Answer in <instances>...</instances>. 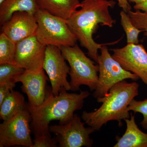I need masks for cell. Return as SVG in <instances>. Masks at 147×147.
<instances>
[{
  "mask_svg": "<svg viewBox=\"0 0 147 147\" xmlns=\"http://www.w3.org/2000/svg\"><path fill=\"white\" fill-rule=\"evenodd\" d=\"M116 3L114 0H83L80 9L75 11L66 20L81 46L88 50V55L96 63L98 50L104 45L116 44L122 38L115 42L100 44L93 38L98 25L112 28L115 24L116 20L111 16L109 8H113Z\"/></svg>",
  "mask_w": 147,
  "mask_h": 147,
  "instance_id": "cell-1",
  "label": "cell"
},
{
  "mask_svg": "<svg viewBox=\"0 0 147 147\" xmlns=\"http://www.w3.org/2000/svg\"><path fill=\"white\" fill-rule=\"evenodd\" d=\"M63 90L58 95L47 90L46 96L42 104L34 107L27 103L30 115L31 128L34 139L43 136H51L49 126L53 121H59V124H65L73 118L74 113L81 110L84 100L90 94L88 91H81L80 93H70Z\"/></svg>",
  "mask_w": 147,
  "mask_h": 147,
  "instance_id": "cell-2",
  "label": "cell"
},
{
  "mask_svg": "<svg viewBox=\"0 0 147 147\" xmlns=\"http://www.w3.org/2000/svg\"><path fill=\"white\" fill-rule=\"evenodd\" d=\"M139 85L136 82L124 80L114 85L105 97L97 100L102 103L94 111H84L82 118L85 123L95 131L99 130L110 121H115L122 126V121L130 117L127 107L132 99L139 95Z\"/></svg>",
  "mask_w": 147,
  "mask_h": 147,
  "instance_id": "cell-3",
  "label": "cell"
},
{
  "mask_svg": "<svg viewBox=\"0 0 147 147\" xmlns=\"http://www.w3.org/2000/svg\"><path fill=\"white\" fill-rule=\"evenodd\" d=\"M60 49L70 67V90L78 91L81 86L85 85L92 91H94L98 82V65L87 57L78 44L62 47Z\"/></svg>",
  "mask_w": 147,
  "mask_h": 147,
  "instance_id": "cell-4",
  "label": "cell"
},
{
  "mask_svg": "<svg viewBox=\"0 0 147 147\" xmlns=\"http://www.w3.org/2000/svg\"><path fill=\"white\" fill-rule=\"evenodd\" d=\"M34 16L38 25L35 35L38 40L43 45L61 48L76 44L78 40L66 20L41 9L37 11Z\"/></svg>",
  "mask_w": 147,
  "mask_h": 147,
  "instance_id": "cell-5",
  "label": "cell"
},
{
  "mask_svg": "<svg viewBox=\"0 0 147 147\" xmlns=\"http://www.w3.org/2000/svg\"><path fill=\"white\" fill-rule=\"evenodd\" d=\"M97 63L99 67L98 82L93 94L96 100L105 97L110 89L119 82L128 79L134 81L139 79L137 75L123 68L110 55L106 45L100 49Z\"/></svg>",
  "mask_w": 147,
  "mask_h": 147,
  "instance_id": "cell-6",
  "label": "cell"
},
{
  "mask_svg": "<svg viewBox=\"0 0 147 147\" xmlns=\"http://www.w3.org/2000/svg\"><path fill=\"white\" fill-rule=\"evenodd\" d=\"M31 121L28 108L19 111L9 119L4 121L0 124V147H32Z\"/></svg>",
  "mask_w": 147,
  "mask_h": 147,
  "instance_id": "cell-7",
  "label": "cell"
},
{
  "mask_svg": "<svg viewBox=\"0 0 147 147\" xmlns=\"http://www.w3.org/2000/svg\"><path fill=\"white\" fill-rule=\"evenodd\" d=\"M85 124L77 114H74L67 123L50 125L49 130L56 136L59 147H91L94 141L90 135L96 131L91 127H85Z\"/></svg>",
  "mask_w": 147,
  "mask_h": 147,
  "instance_id": "cell-8",
  "label": "cell"
},
{
  "mask_svg": "<svg viewBox=\"0 0 147 147\" xmlns=\"http://www.w3.org/2000/svg\"><path fill=\"white\" fill-rule=\"evenodd\" d=\"M42 68L50 80L54 95H58L63 90H71L67 80L70 67L67 64L60 48L53 45L46 46Z\"/></svg>",
  "mask_w": 147,
  "mask_h": 147,
  "instance_id": "cell-9",
  "label": "cell"
},
{
  "mask_svg": "<svg viewBox=\"0 0 147 147\" xmlns=\"http://www.w3.org/2000/svg\"><path fill=\"white\" fill-rule=\"evenodd\" d=\"M112 56L123 68L134 74L147 86V52L141 44H127L111 50Z\"/></svg>",
  "mask_w": 147,
  "mask_h": 147,
  "instance_id": "cell-10",
  "label": "cell"
},
{
  "mask_svg": "<svg viewBox=\"0 0 147 147\" xmlns=\"http://www.w3.org/2000/svg\"><path fill=\"white\" fill-rule=\"evenodd\" d=\"M46 47L36 35L22 40L16 44L15 63L25 70L36 71L43 68Z\"/></svg>",
  "mask_w": 147,
  "mask_h": 147,
  "instance_id": "cell-11",
  "label": "cell"
},
{
  "mask_svg": "<svg viewBox=\"0 0 147 147\" xmlns=\"http://www.w3.org/2000/svg\"><path fill=\"white\" fill-rule=\"evenodd\" d=\"M48 79L42 68L36 71L25 70L16 77L15 81L16 83H22L21 88L28 96L29 105L37 107L42 104L46 97Z\"/></svg>",
  "mask_w": 147,
  "mask_h": 147,
  "instance_id": "cell-12",
  "label": "cell"
},
{
  "mask_svg": "<svg viewBox=\"0 0 147 147\" xmlns=\"http://www.w3.org/2000/svg\"><path fill=\"white\" fill-rule=\"evenodd\" d=\"M38 25L34 15L26 12L17 11L1 26L3 33L14 43L35 35Z\"/></svg>",
  "mask_w": 147,
  "mask_h": 147,
  "instance_id": "cell-13",
  "label": "cell"
},
{
  "mask_svg": "<svg viewBox=\"0 0 147 147\" xmlns=\"http://www.w3.org/2000/svg\"><path fill=\"white\" fill-rule=\"evenodd\" d=\"M126 129L122 137L117 136L114 147H147V133L138 127L135 117L131 114L130 119L124 120Z\"/></svg>",
  "mask_w": 147,
  "mask_h": 147,
  "instance_id": "cell-14",
  "label": "cell"
},
{
  "mask_svg": "<svg viewBox=\"0 0 147 147\" xmlns=\"http://www.w3.org/2000/svg\"><path fill=\"white\" fill-rule=\"evenodd\" d=\"M39 9L67 20L81 7L79 0H36Z\"/></svg>",
  "mask_w": 147,
  "mask_h": 147,
  "instance_id": "cell-15",
  "label": "cell"
},
{
  "mask_svg": "<svg viewBox=\"0 0 147 147\" xmlns=\"http://www.w3.org/2000/svg\"><path fill=\"white\" fill-rule=\"evenodd\" d=\"M38 9L36 0H5L0 5V24L1 26L17 11L34 15Z\"/></svg>",
  "mask_w": 147,
  "mask_h": 147,
  "instance_id": "cell-16",
  "label": "cell"
},
{
  "mask_svg": "<svg viewBox=\"0 0 147 147\" xmlns=\"http://www.w3.org/2000/svg\"><path fill=\"white\" fill-rule=\"evenodd\" d=\"M27 108V103L24 95L13 90L0 104V118L3 121L7 120Z\"/></svg>",
  "mask_w": 147,
  "mask_h": 147,
  "instance_id": "cell-17",
  "label": "cell"
},
{
  "mask_svg": "<svg viewBox=\"0 0 147 147\" xmlns=\"http://www.w3.org/2000/svg\"><path fill=\"white\" fill-rule=\"evenodd\" d=\"M16 44L3 33L0 34V64H15Z\"/></svg>",
  "mask_w": 147,
  "mask_h": 147,
  "instance_id": "cell-18",
  "label": "cell"
},
{
  "mask_svg": "<svg viewBox=\"0 0 147 147\" xmlns=\"http://www.w3.org/2000/svg\"><path fill=\"white\" fill-rule=\"evenodd\" d=\"M120 15L121 25L126 34L127 44H139V35L142 31L133 25L125 11H121Z\"/></svg>",
  "mask_w": 147,
  "mask_h": 147,
  "instance_id": "cell-19",
  "label": "cell"
},
{
  "mask_svg": "<svg viewBox=\"0 0 147 147\" xmlns=\"http://www.w3.org/2000/svg\"><path fill=\"white\" fill-rule=\"evenodd\" d=\"M25 70L24 68L16 63L0 64V84H16V77Z\"/></svg>",
  "mask_w": 147,
  "mask_h": 147,
  "instance_id": "cell-20",
  "label": "cell"
},
{
  "mask_svg": "<svg viewBox=\"0 0 147 147\" xmlns=\"http://www.w3.org/2000/svg\"><path fill=\"white\" fill-rule=\"evenodd\" d=\"M127 110L134 112V114L140 113L143 116V119L140 124L144 129L147 130V98L143 100H131L127 107Z\"/></svg>",
  "mask_w": 147,
  "mask_h": 147,
  "instance_id": "cell-21",
  "label": "cell"
},
{
  "mask_svg": "<svg viewBox=\"0 0 147 147\" xmlns=\"http://www.w3.org/2000/svg\"><path fill=\"white\" fill-rule=\"evenodd\" d=\"M132 24L147 36V13L141 11L130 10L127 13Z\"/></svg>",
  "mask_w": 147,
  "mask_h": 147,
  "instance_id": "cell-22",
  "label": "cell"
},
{
  "mask_svg": "<svg viewBox=\"0 0 147 147\" xmlns=\"http://www.w3.org/2000/svg\"><path fill=\"white\" fill-rule=\"evenodd\" d=\"M58 142L56 138L51 136H43L34 139L32 147H57Z\"/></svg>",
  "mask_w": 147,
  "mask_h": 147,
  "instance_id": "cell-23",
  "label": "cell"
},
{
  "mask_svg": "<svg viewBox=\"0 0 147 147\" xmlns=\"http://www.w3.org/2000/svg\"><path fill=\"white\" fill-rule=\"evenodd\" d=\"M16 86L15 84H0V104H1L6 97L8 95L13 88Z\"/></svg>",
  "mask_w": 147,
  "mask_h": 147,
  "instance_id": "cell-24",
  "label": "cell"
},
{
  "mask_svg": "<svg viewBox=\"0 0 147 147\" xmlns=\"http://www.w3.org/2000/svg\"><path fill=\"white\" fill-rule=\"evenodd\" d=\"M119 6L122 9V10L128 13L131 10V7L129 3V0H117Z\"/></svg>",
  "mask_w": 147,
  "mask_h": 147,
  "instance_id": "cell-25",
  "label": "cell"
},
{
  "mask_svg": "<svg viewBox=\"0 0 147 147\" xmlns=\"http://www.w3.org/2000/svg\"><path fill=\"white\" fill-rule=\"evenodd\" d=\"M134 8L135 10L141 11L147 13V0L144 2L135 4L134 6Z\"/></svg>",
  "mask_w": 147,
  "mask_h": 147,
  "instance_id": "cell-26",
  "label": "cell"
},
{
  "mask_svg": "<svg viewBox=\"0 0 147 147\" xmlns=\"http://www.w3.org/2000/svg\"><path fill=\"white\" fill-rule=\"evenodd\" d=\"M147 0H129V2L135 3V4L140 3L144 2Z\"/></svg>",
  "mask_w": 147,
  "mask_h": 147,
  "instance_id": "cell-27",
  "label": "cell"
},
{
  "mask_svg": "<svg viewBox=\"0 0 147 147\" xmlns=\"http://www.w3.org/2000/svg\"><path fill=\"white\" fill-rule=\"evenodd\" d=\"M5 1V0H0V5H1Z\"/></svg>",
  "mask_w": 147,
  "mask_h": 147,
  "instance_id": "cell-28",
  "label": "cell"
}]
</instances>
